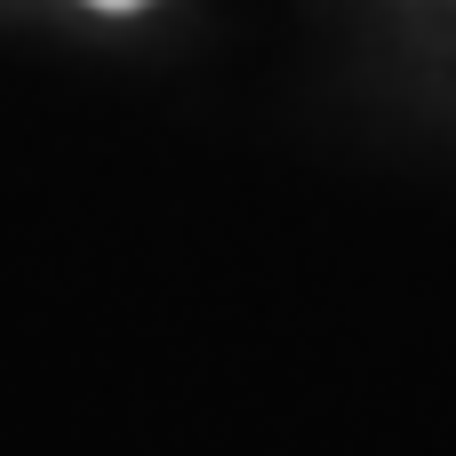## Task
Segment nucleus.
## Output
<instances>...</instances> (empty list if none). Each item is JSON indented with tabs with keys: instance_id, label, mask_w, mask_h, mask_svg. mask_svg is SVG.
<instances>
[{
	"instance_id": "obj_1",
	"label": "nucleus",
	"mask_w": 456,
	"mask_h": 456,
	"mask_svg": "<svg viewBox=\"0 0 456 456\" xmlns=\"http://www.w3.org/2000/svg\"><path fill=\"white\" fill-rule=\"evenodd\" d=\"M88 8H112V16H120V8H144V0H88Z\"/></svg>"
}]
</instances>
